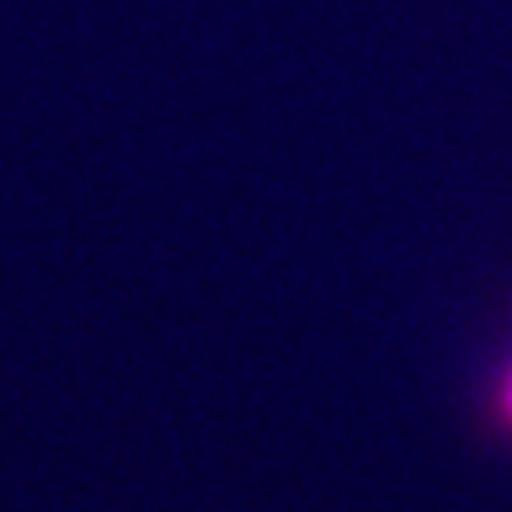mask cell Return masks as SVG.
<instances>
[{"mask_svg": "<svg viewBox=\"0 0 512 512\" xmlns=\"http://www.w3.org/2000/svg\"><path fill=\"white\" fill-rule=\"evenodd\" d=\"M491 410L495 419H500V427L512 436V363L500 372V380H495V397H491Z\"/></svg>", "mask_w": 512, "mask_h": 512, "instance_id": "obj_1", "label": "cell"}]
</instances>
